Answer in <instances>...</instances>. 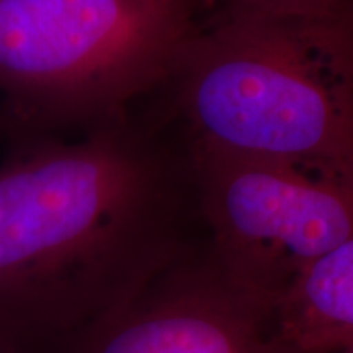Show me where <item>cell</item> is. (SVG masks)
Returning <instances> with one entry per match:
<instances>
[{
	"mask_svg": "<svg viewBox=\"0 0 353 353\" xmlns=\"http://www.w3.org/2000/svg\"><path fill=\"white\" fill-rule=\"evenodd\" d=\"M0 164V347L50 353L172 260L161 165L125 121L13 139Z\"/></svg>",
	"mask_w": 353,
	"mask_h": 353,
	"instance_id": "obj_1",
	"label": "cell"
},
{
	"mask_svg": "<svg viewBox=\"0 0 353 353\" xmlns=\"http://www.w3.org/2000/svg\"><path fill=\"white\" fill-rule=\"evenodd\" d=\"M0 353H13V352L7 350V348H2V347H0Z\"/></svg>",
	"mask_w": 353,
	"mask_h": 353,
	"instance_id": "obj_12",
	"label": "cell"
},
{
	"mask_svg": "<svg viewBox=\"0 0 353 353\" xmlns=\"http://www.w3.org/2000/svg\"><path fill=\"white\" fill-rule=\"evenodd\" d=\"M214 262L278 309L311 263L353 239V182L286 162L196 148Z\"/></svg>",
	"mask_w": 353,
	"mask_h": 353,
	"instance_id": "obj_4",
	"label": "cell"
},
{
	"mask_svg": "<svg viewBox=\"0 0 353 353\" xmlns=\"http://www.w3.org/2000/svg\"><path fill=\"white\" fill-rule=\"evenodd\" d=\"M195 32L190 0H0L3 139L125 121Z\"/></svg>",
	"mask_w": 353,
	"mask_h": 353,
	"instance_id": "obj_3",
	"label": "cell"
},
{
	"mask_svg": "<svg viewBox=\"0 0 353 353\" xmlns=\"http://www.w3.org/2000/svg\"><path fill=\"white\" fill-rule=\"evenodd\" d=\"M0 139H3V130H2V123H0Z\"/></svg>",
	"mask_w": 353,
	"mask_h": 353,
	"instance_id": "obj_13",
	"label": "cell"
},
{
	"mask_svg": "<svg viewBox=\"0 0 353 353\" xmlns=\"http://www.w3.org/2000/svg\"><path fill=\"white\" fill-rule=\"evenodd\" d=\"M337 21H339V25L343 28V32L348 34V38L353 41V6L348 8V10L343 13L342 17H339Z\"/></svg>",
	"mask_w": 353,
	"mask_h": 353,
	"instance_id": "obj_10",
	"label": "cell"
},
{
	"mask_svg": "<svg viewBox=\"0 0 353 353\" xmlns=\"http://www.w3.org/2000/svg\"><path fill=\"white\" fill-rule=\"evenodd\" d=\"M339 347H353V330L352 332L342 334L339 337L332 339V341L325 343L324 347L317 348V350H327V348H339Z\"/></svg>",
	"mask_w": 353,
	"mask_h": 353,
	"instance_id": "obj_9",
	"label": "cell"
},
{
	"mask_svg": "<svg viewBox=\"0 0 353 353\" xmlns=\"http://www.w3.org/2000/svg\"><path fill=\"white\" fill-rule=\"evenodd\" d=\"M324 28L329 46L332 48L335 57H337L339 63L342 64V68L345 69V72L350 76L353 82V41L343 32L337 20H327L324 23Z\"/></svg>",
	"mask_w": 353,
	"mask_h": 353,
	"instance_id": "obj_8",
	"label": "cell"
},
{
	"mask_svg": "<svg viewBox=\"0 0 353 353\" xmlns=\"http://www.w3.org/2000/svg\"><path fill=\"white\" fill-rule=\"evenodd\" d=\"M296 353H353V347L327 348V350H301V348L296 347Z\"/></svg>",
	"mask_w": 353,
	"mask_h": 353,
	"instance_id": "obj_11",
	"label": "cell"
},
{
	"mask_svg": "<svg viewBox=\"0 0 353 353\" xmlns=\"http://www.w3.org/2000/svg\"><path fill=\"white\" fill-rule=\"evenodd\" d=\"M278 317L286 339L301 350L352 332L353 239L309 265L278 304Z\"/></svg>",
	"mask_w": 353,
	"mask_h": 353,
	"instance_id": "obj_6",
	"label": "cell"
},
{
	"mask_svg": "<svg viewBox=\"0 0 353 353\" xmlns=\"http://www.w3.org/2000/svg\"><path fill=\"white\" fill-rule=\"evenodd\" d=\"M324 23L226 12L195 32L174 74L198 145L353 182V82Z\"/></svg>",
	"mask_w": 353,
	"mask_h": 353,
	"instance_id": "obj_2",
	"label": "cell"
},
{
	"mask_svg": "<svg viewBox=\"0 0 353 353\" xmlns=\"http://www.w3.org/2000/svg\"><path fill=\"white\" fill-rule=\"evenodd\" d=\"M229 13L291 20H335L353 6V0H221Z\"/></svg>",
	"mask_w": 353,
	"mask_h": 353,
	"instance_id": "obj_7",
	"label": "cell"
},
{
	"mask_svg": "<svg viewBox=\"0 0 353 353\" xmlns=\"http://www.w3.org/2000/svg\"><path fill=\"white\" fill-rule=\"evenodd\" d=\"M50 353H296L278 309L245 293L214 259L169 263Z\"/></svg>",
	"mask_w": 353,
	"mask_h": 353,
	"instance_id": "obj_5",
	"label": "cell"
}]
</instances>
